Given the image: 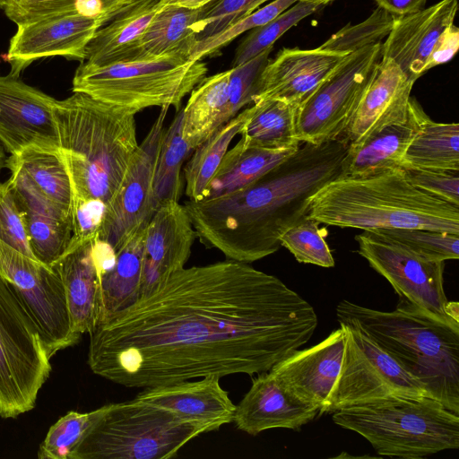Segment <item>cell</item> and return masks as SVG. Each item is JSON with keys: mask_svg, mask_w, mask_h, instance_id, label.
<instances>
[{"mask_svg": "<svg viewBox=\"0 0 459 459\" xmlns=\"http://www.w3.org/2000/svg\"><path fill=\"white\" fill-rule=\"evenodd\" d=\"M314 307L279 278L228 259L182 268L90 333L88 365L134 388L269 371L307 343Z\"/></svg>", "mask_w": 459, "mask_h": 459, "instance_id": "1", "label": "cell"}, {"mask_svg": "<svg viewBox=\"0 0 459 459\" xmlns=\"http://www.w3.org/2000/svg\"><path fill=\"white\" fill-rule=\"evenodd\" d=\"M348 142L302 143L242 189L184 206L202 243L250 264L275 253L280 236L307 216L313 195L342 177Z\"/></svg>", "mask_w": 459, "mask_h": 459, "instance_id": "2", "label": "cell"}, {"mask_svg": "<svg viewBox=\"0 0 459 459\" xmlns=\"http://www.w3.org/2000/svg\"><path fill=\"white\" fill-rule=\"evenodd\" d=\"M134 113L82 93L53 106L74 200L108 208L136 151Z\"/></svg>", "mask_w": 459, "mask_h": 459, "instance_id": "3", "label": "cell"}, {"mask_svg": "<svg viewBox=\"0 0 459 459\" xmlns=\"http://www.w3.org/2000/svg\"><path fill=\"white\" fill-rule=\"evenodd\" d=\"M307 216L339 228H412L459 234V205L413 186L401 168L327 183L311 198Z\"/></svg>", "mask_w": 459, "mask_h": 459, "instance_id": "4", "label": "cell"}, {"mask_svg": "<svg viewBox=\"0 0 459 459\" xmlns=\"http://www.w3.org/2000/svg\"><path fill=\"white\" fill-rule=\"evenodd\" d=\"M339 324L358 326L416 379L428 396L459 415V325L399 300L391 312L342 300Z\"/></svg>", "mask_w": 459, "mask_h": 459, "instance_id": "5", "label": "cell"}, {"mask_svg": "<svg viewBox=\"0 0 459 459\" xmlns=\"http://www.w3.org/2000/svg\"><path fill=\"white\" fill-rule=\"evenodd\" d=\"M333 421L366 438L381 456L419 459L459 448V415L427 395H392L333 413Z\"/></svg>", "mask_w": 459, "mask_h": 459, "instance_id": "6", "label": "cell"}, {"mask_svg": "<svg viewBox=\"0 0 459 459\" xmlns=\"http://www.w3.org/2000/svg\"><path fill=\"white\" fill-rule=\"evenodd\" d=\"M201 60L158 58L106 66L81 63L73 79V91L129 110L134 114L150 107H174L205 77Z\"/></svg>", "mask_w": 459, "mask_h": 459, "instance_id": "7", "label": "cell"}, {"mask_svg": "<svg viewBox=\"0 0 459 459\" xmlns=\"http://www.w3.org/2000/svg\"><path fill=\"white\" fill-rule=\"evenodd\" d=\"M201 434L196 426L135 397L107 404L72 459H169Z\"/></svg>", "mask_w": 459, "mask_h": 459, "instance_id": "8", "label": "cell"}, {"mask_svg": "<svg viewBox=\"0 0 459 459\" xmlns=\"http://www.w3.org/2000/svg\"><path fill=\"white\" fill-rule=\"evenodd\" d=\"M39 328L0 274V417L16 418L36 404L51 372Z\"/></svg>", "mask_w": 459, "mask_h": 459, "instance_id": "9", "label": "cell"}, {"mask_svg": "<svg viewBox=\"0 0 459 459\" xmlns=\"http://www.w3.org/2000/svg\"><path fill=\"white\" fill-rule=\"evenodd\" d=\"M381 57L382 42L350 53L301 103L296 116L300 143L342 138Z\"/></svg>", "mask_w": 459, "mask_h": 459, "instance_id": "10", "label": "cell"}, {"mask_svg": "<svg viewBox=\"0 0 459 459\" xmlns=\"http://www.w3.org/2000/svg\"><path fill=\"white\" fill-rule=\"evenodd\" d=\"M358 253L385 277L399 296L425 313L459 325L458 303L444 290V261L423 258L402 244L371 230L357 235Z\"/></svg>", "mask_w": 459, "mask_h": 459, "instance_id": "11", "label": "cell"}, {"mask_svg": "<svg viewBox=\"0 0 459 459\" xmlns=\"http://www.w3.org/2000/svg\"><path fill=\"white\" fill-rule=\"evenodd\" d=\"M344 331L341 370L320 414L392 395H427L424 387L358 326Z\"/></svg>", "mask_w": 459, "mask_h": 459, "instance_id": "12", "label": "cell"}, {"mask_svg": "<svg viewBox=\"0 0 459 459\" xmlns=\"http://www.w3.org/2000/svg\"><path fill=\"white\" fill-rule=\"evenodd\" d=\"M0 274L31 316L50 358L80 341L71 326L62 281L51 266L0 240Z\"/></svg>", "mask_w": 459, "mask_h": 459, "instance_id": "13", "label": "cell"}, {"mask_svg": "<svg viewBox=\"0 0 459 459\" xmlns=\"http://www.w3.org/2000/svg\"><path fill=\"white\" fill-rule=\"evenodd\" d=\"M168 110L169 107H161L146 136L139 143L97 235L99 240L115 252L141 227L147 225L156 211L152 179Z\"/></svg>", "mask_w": 459, "mask_h": 459, "instance_id": "14", "label": "cell"}, {"mask_svg": "<svg viewBox=\"0 0 459 459\" xmlns=\"http://www.w3.org/2000/svg\"><path fill=\"white\" fill-rule=\"evenodd\" d=\"M106 23L102 19L58 13L17 25L7 54L9 74L19 78L31 63L50 56H60L82 63L88 43Z\"/></svg>", "mask_w": 459, "mask_h": 459, "instance_id": "15", "label": "cell"}, {"mask_svg": "<svg viewBox=\"0 0 459 459\" xmlns=\"http://www.w3.org/2000/svg\"><path fill=\"white\" fill-rule=\"evenodd\" d=\"M55 101L17 77L0 75V143L11 155L28 148L59 152Z\"/></svg>", "mask_w": 459, "mask_h": 459, "instance_id": "16", "label": "cell"}, {"mask_svg": "<svg viewBox=\"0 0 459 459\" xmlns=\"http://www.w3.org/2000/svg\"><path fill=\"white\" fill-rule=\"evenodd\" d=\"M196 238L184 204L169 201L155 211L146 227L139 298L185 267Z\"/></svg>", "mask_w": 459, "mask_h": 459, "instance_id": "17", "label": "cell"}, {"mask_svg": "<svg viewBox=\"0 0 459 459\" xmlns=\"http://www.w3.org/2000/svg\"><path fill=\"white\" fill-rule=\"evenodd\" d=\"M413 84L396 63L381 57L343 133L348 147L357 148L384 128L404 123Z\"/></svg>", "mask_w": 459, "mask_h": 459, "instance_id": "18", "label": "cell"}, {"mask_svg": "<svg viewBox=\"0 0 459 459\" xmlns=\"http://www.w3.org/2000/svg\"><path fill=\"white\" fill-rule=\"evenodd\" d=\"M347 55L319 47L283 48L262 72L253 103L274 99L299 107Z\"/></svg>", "mask_w": 459, "mask_h": 459, "instance_id": "19", "label": "cell"}, {"mask_svg": "<svg viewBox=\"0 0 459 459\" xmlns=\"http://www.w3.org/2000/svg\"><path fill=\"white\" fill-rule=\"evenodd\" d=\"M344 350L342 326L317 344L295 350L269 371L300 399L316 405L320 415L339 376Z\"/></svg>", "mask_w": 459, "mask_h": 459, "instance_id": "20", "label": "cell"}, {"mask_svg": "<svg viewBox=\"0 0 459 459\" xmlns=\"http://www.w3.org/2000/svg\"><path fill=\"white\" fill-rule=\"evenodd\" d=\"M457 9V0H441L430 7L395 16L382 43V57L396 63L415 82L427 72L429 56L445 29L454 23Z\"/></svg>", "mask_w": 459, "mask_h": 459, "instance_id": "21", "label": "cell"}, {"mask_svg": "<svg viewBox=\"0 0 459 459\" xmlns=\"http://www.w3.org/2000/svg\"><path fill=\"white\" fill-rule=\"evenodd\" d=\"M136 398L171 412L203 433L232 422L236 408L215 376L145 388Z\"/></svg>", "mask_w": 459, "mask_h": 459, "instance_id": "22", "label": "cell"}, {"mask_svg": "<svg viewBox=\"0 0 459 459\" xmlns=\"http://www.w3.org/2000/svg\"><path fill=\"white\" fill-rule=\"evenodd\" d=\"M318 412L316 405L298 397L267 371L253 379L236 405L233 422L239 430L256 436L271 429H299Z\"/></svg>", "mask_w": 459, "mask_h": 459, "instance_id": "23", "label": "cell"}, {"mask_svg": "<svg viewBox=\"0 0 459 459\" xmlns=\"http://www.w3.org/2000/svg\"><path fill=\"white\" fill-rule=\"evenodd\" d=\"M8 179L22 214L35 258L51 266L66 251L72 218L52 203L23 171L11 170Z\"/></svg>", "mask_w": 459, "mask_h": 459, "instance_id": "24", "label": "cell"}, {"mask_svg": "<svg viewBox=\"0 0 459 459\" xmlns=\"http://www.w3.org/2000/svg\"><path fill=\"white\" fill-rule=\"evenodd\" d=\"M93 239L67 248L51 265L64 286L72 329L80 335L90 334L100 322V277Z\"/></svg>", "mask_w": 459, "mask_h": 459, "instance_id": "25", "label": "cell"}, {"mask_svg": "<svg viewBox=\"0 0 459 459\" xmlns=\"http://www.w3.org/2000/svg\"><path fill=\"white\" fill-rule=\"evenodd\" d=\"M169 1L134 2L95 32L86 47L82 64L106 66L143 61V36L154 15Z\"/></svg>", "mask_w": 459, "mask_h": 459, "instance_id": "26", "label": "cell"}, {"mask_svg": "<svg viewBox=\"0 0 459 459\" xmlns=\"http://www.w3.org/2000/svg\"><path fill=\"white\" fill-rule=\"evenodd\" d=\"M420 106L411 97L408 117L404 123L384 128L357 148L348 147L342 177H358L386 169H403L406 151L420 127Z\"/></svg>", "mask_w": 459, "mask_h": 459, "instance_id": "27", "label": "cell"}, {"mask_svg": "<svg viewBox=\"0 0 459 459\" xmlns=\"http://www.w3.org/2000/svg\"><path fill=\"white\" fill-rule=\"evenodd\" d=\"M146 227H141L115 252L111 266L100 275L99 325L139 299Z\"/></svg>", "mask_w": 459, "mask_h": 459, "instance_id": "28", "label": "cell"}, {"mask_svg": "<svg viewBox=\"0 0 459 459\" xmlns=\"http://www.w3.org/2000/svg\"><path fill=\"white\" fill-rule=\"evenodd\" d=\"M230 76V69L204 77L190 92L182 108V135L193 150L231 119L229 115Z\"/></svg>", "mask_w": 459, "mask_h": 459, "instance_id": "29", "label": "cell"}, {"mask_svg": "<svg viewBox=\"0 0 459 459\" xmlns=\"http://www.w3.org/2000/svg\"><path fill=\"white\" fill-rule=\"evenodd\" d=\"M298 148L265 149L246 145L239 140L225 153L202 200L247 187L290 157Z\"/></svg>", "mask_w": 459, "mask_h": 459, "instance_id": "30", "label": "cell"}, {"mask_svg": "<svg viewBox=\"0 0 459 459\" xmlns=\"http://www.w3.org/2000/svg\"><path fill=\"white\" fill-rule=\"evenodd\" d=\"M197 15L198 9L169 0L157 12L143 36V61L167 57L190 60L197 43L192 28Z\"/></svg>", "mask_w": 459, "mask_h": 459, "instance_id": "31", "label": "cell"}, {"mask_svg": "<svg viewBox=\"0 0 459 459\" xmlns=\"http://www.w3.org/2000/svg\"><path fill=\"white\" fill-rule=\"evenodd\" d=\"M299 106L281 100H264L247 108L240 141L248 146L265 149L299 147L296 116Z\"/></svg>", "mask_w": 459, "mask_h": 459, "instance_id": "32", "label": "cell"}, {"mask_svg": "<svg viewBox=\"0 0 459 459\" xmlns=\"http://www.w3.org/2000/svg\"><path fill=\"white\" fill-rule=\"evenodd\" d=\"M420 127L411 142L403 169L459 170V125L432 120L421 106Z\"/></svg>", "mask_w": 459, "mask_h": 459, "instance_id": "33", "label": "cell"}, {"mask_svg": "<svg viewBox=\"0 0 459 459\" xmlns=\"http://www.w3.org/2000/svg\"><path fill=\"white\" fill-rule=\"evenodd\" d=\"M5 168L27 174L52 203L72 218L73 186L60 152L28 148L7 157Z\"/></svg>", "mask_w": 459, "mask_h": 459, "instance_id": "34", "label": "cell"}, {"mask_svg": "<svg viewBox=\"0 0 459 459\" xmlns=\"http://www.w3.org/2000/svg\"><path fill=\"white\" fill-rule=\"evenodd\" d=\"M247 108L221 126L198 145L184 168L185 194L189 200H202L205 188L221 164L233 138L239 134Z\"/></svg>", "mask_w": 459, "mask_h": 459, "instance_id": "35", "label": "cell"}, {"mask_svg": "<svg viewBox=\"0 0 459 459\" xmlns=\"http://www.w3.org/2000/svg\"><path fill=\"white\" fill-rule=\"evenodd\" d=\"M182 117L181 109L164 132L161 140L152 179L156 210L164 203L178 202L183 193L182 166L194 150L183 138Z\"/></svg>", "mask_w": 459, "mask_h": 459, "instance_id": "36", "label": "cell"}, {"mask_svg": "<svg viewBox=\"0 0 459 459\" xmlns=\"http://www.w3.org/2000/svg\"><path fill=\"white\" fill-rule=\"evenodd\" d=\"M106 410V405L89 412L71 411L52 425L39 446V459H72L92 426Z\"/></svg>", "mask_w": 459, "mask_h": 459, "instance_id": "37", "label": "cell"}, {"mask_svg": "<svg viewBox=\"0 0 459 459\" xmlns=\"http://www.w3.org/2000/svg\"><path fill=\"white\" fill-rule=\"evenodd\" d=\"M321 7L316 4L298 1L269 22L251 30L236 49L232 67L251 60L273 47L287 30Z\"/></svg>", "mask_w": 459, "mask_h": 459, "instance_id": "38", "label": "cell"}, {"mask_svg": "<svg viewBox=\"0 0 459 459\" xmlns=\"http://www.w3.org/2000/svg\"><path fill=\"white\" fill-rule=\"evenodd\" d=\"M371 231L398 242L419 256L434 261L459 257V234L427 229H377Z\"/></svg>", "mask_w": 459, "mask_h": 459, "instance_id": "39", "label": "cell"}, {"mask_svg": "<svg viewBox=\"0 0 459 459\" xmlns=\"http://www.w3.org/2000/svg\"><path fill=\"white\" fill-rule=\"evenodd\" d=\"M307 216L288 228L280 236L281 247L287 248L299 263L333 267L334 259L325 239V230Z\"/></svg>", "mask_w": 459, "mask_h": 459, "instance_id": "40", "label": "cell"}, {"mask_svg": "<svg viewBox=\"0 0 459 459\" xmlns=\"http://www.w3.org/2000/svg\"><path fill=\"white\" fill-rule=\"evenodd\" d=\"M395 15L377 6L370 16L356 25H347L319 48L350 54L369 45L381 43L391 30Z\"/></svg>", "mask_w": 459, "mask_h": 459, "instance_id": "41", "label": "cell"}, {"mask_svg": "<svg viewBox=\"0 0 459 459\" xmlns=\"http://www.w3.org/2000/svg\"><path fill=\"white\" fill-rule=\"evenodd\" d=\"M266 1L212 0L198 9L196 22L192 26L197 43L221 33Z\"/></svg>", "mask_w": 459, "mask_h": 459, "instance_id": "42", "label": "cell"}, {"mask_svg": "<svg viewBox=\"0 0 459 459\" xmlns=\"http://www.w3.org/2000/svg\"><path fill=\"white\" fill-rule=\"evenodd\" d=\"M299 0H273L264 7L258 8L243 17L221 33L199 41L190 55V60H202L205 56H213L245 31L258 28L269 22Z\"/></svg>", "mask_w": 459, "mask_h": 459, "instance_id": "43", "label": "cell"}, {"mask_svg": "<svg viewBox=\"0 0 459 459\" xmlns=\"http://www.w3.org/2000/svg\"><path fill=\"white\" fill-rule=\"evenodd\" d=\"M273 47L251 60L230 69L229 115L232 118L242 108L253 103L262 72L268 64Z\"/></svg>", "mask_w": 459, "mask_h": 459, "instance_id": "44", "label": "cell"}, {"mask_svg": "<svg viewBox=\"0 0 459 459\" xmlns=\"http://www.w3.org/2000/svg\"><path fill=\"white\" fill-rule=\"evenodd\" d=\"M0 240L35 259L9 180L0 184Z\"/></svg>", "mask_w": 459, "mask_h": 459, "instance_id": "45", "label": "cell"}, {"mask_svg": "<svg viewBox=\"0 0 459 459\" xmlns=\"http://www.w3.org/2000/svg\"><path fill=\"white\" fill-rule=\"evenodd\" d=\"M403 169L406 178L413 186L459 205V170Z\"/></svg>", "mask_w": 459, "mask_h": 459, "instance_id": "46", "label": "cell"}, {"mask_svg": "<svg viewBox=\"0 0 459 459\" xmlns=\"http://www.w3.org/2000/svg\"><path fill=\"white\" fill-rule=\"evenodd\" d=\"M68 0H13L4 10L17 25L55 13Z\"/></svg>", "mask_w": 459, "mask_h": 459, "instance_id": "47", "label": "cell"}, {"mask_svg": "<svg viewBox=\"0 0 459 459\" xmlns=\"http://www.w3.org/2000/svg\"><path fill=\"white\" fill-rule=\"evenodd\" d=\"M459 48V29L453 23L438 38L426 65V70L448 62Z\"/></svg>", "mask_w": 459, "mask_h": 459, "instance_id": "48", "label": "cell"}, {"mask_svg": "<svg viewBox=\"0 0 459 459\" xmlns=\"http://www.w3.org/2000/svg\"><path fill=\"white\" fill-rule=\"evenodd\" d=\"M377 6L395 16L417 12L424 8L427 0H375Z\"/></svg>", "mask_w": 459, "mask_h": 459, "instance_id": "49", "label": "cell"}, {"mask_svg": "<svg viewBox=\"0 0 459 459\" xmlns=\"http://www.w3.org/2000/svg\"><path fill=\"white\" fill-rule=\"evenodd\" d=\"M174 4L190 9H199L212 0H171Z\"/></svg>", "mask_w": 459, "mask_h": 459, "instance_id": "50", "label": "cell"}, {"mask_svg": "<svg viewBox=\"0 0 459 459\" xmlns=\"http://www.w3.org/2000/svg\"><path fill=\"white\" fill-rule=\"evenodd\" d=\"M7 157L5 155L4 148L0 143V171L5 168Z\"/></svg>", "mask_w": 459, "mask_h": 459, "instance_id": "51", "label": "cell"}, {"mask_svg": "<svg viewBox=\"0 0 459 459\" xmlns=\"http://www.w3.org/2000/svg\"><path fill=\"white\" fill-rule=\"evenodd\" d=\"M299 1H303V2H307V3H312V4H318V5L324 6V5H325V4H326L327 3L332 2V1H333V0H299Z\"/></svg>", "mask_w": 459, "mask_h": 459, "instance_id": "52", "label": "cell"}, {"mask_svg": "<svg viewBox=\"0 0 459 459\" xmlns=\"http://www.w3.org/2000/svg\"><path fill=\"white\" fill-rule=\"evenodd\" d=\"M13 0H0V8L4 9Z\"/></svg>", "mask_w": 459, "mask_h": 459, "instance_id": "53", "label": "cell"}]
</instances>
